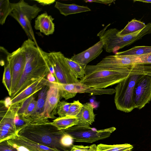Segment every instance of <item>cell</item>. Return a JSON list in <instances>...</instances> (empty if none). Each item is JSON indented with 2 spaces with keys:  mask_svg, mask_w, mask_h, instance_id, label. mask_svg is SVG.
<instances>
[{
  "mask_svg": "<svg viewBox=\"0 0 151 151\" xmlns=\"http://www.w3.org/2000/svg\"><path fill=\"white\" fill-rule=\"evenodd\" d=\"M26 62L22 76L12 92L11 99L37 81L45 78L50 72L41 48L32 40L28 39L23 43Z\"/></svg>",
  "mask_w": 151,
  "mask_h": 151,
  "instance_id": "6da1fadb",
  "label": "cell"
},
{
  "mask_svg": "<svg viewBox=\"0 0 151 151\" xmlns=\"http://www.w3.org/2000/svg\"><path fill=\"white\" fill-rule=\"evenodd\" d=\"M134 75L131 65L124 67L88 65L85 67V77L79 82L88 87L104 89Z\"/></svg>",
  "mask_w": 151,
  "mask_h": 151,
  "instance_id": "7a4b0ae2",
  "label": "cell"
},
{
  "mask_svg": "<svg viewBox=\"0 0 151 151\" xmlns=\"http://www.w3.org/2000/svg\"><path fill=\"white\" fill-rule=\"evenodd\" d=\"M64 130L58 129L51 122L30 124L19 131L18 134L52 149L68 151L62 144Z\"/></svg>",
  "mask_w": 151,
  "mask_h": 151,
  "instance_id": "3957f363",
  "label": "cell"
},
{
  "mask_svg": "<svg viewBox=\"0 0 151 151\" xmlns=\"http://www.w3.org/2000/svg\"><path fill=\"white\" fill-rule=\"evenodd\" d=\"M142 75L130 76L117 84L114 99L117 109L129 113L136 108L133 100V90L137 81Z\"/></svg>",
  "mask_w": 151,
  "mask_h": 151,
  "instance_id": "277c9868",
  "label": "cell"
},
{
  "mask_svg": "<svg viewBox=\"0 0 151 151\" xmlns=\"http://www.w3.org/2000/svg\"><path fill=\"white\" fill-rule=\"evenodd\" d=\"M14 9L9 15L20 24L29 39L37 44L31 26V22L41 11L36 4L30 5L24 0L13 3Z\"/></svg>",
  "mask_w": 151,
  "mask_h": 151,
  "instance_id": "5b68a950",
  "label": "cell"
},
{
  "mask_svg": "<svg viewBox=\"0 0 151 151\" xmlns=\"http://www.w3.org/2000/svg\"><path fill=\"white\" fill-rule=\"evenodd\" d=\"M116 129L114 127L98 130L89 127L76 125L64 130L74 142L91 143L109 137Z\"/></svg>",
  "mask_w": 151,
  "mask_h": 151,
  "instance_id": "8992f818",
  "label": "cell"
},
{
  "mask_svg": "<svg viewBox=\"0 0 151 151\" xmlns=\"http://www.w3.org/2000/svg\"><path fill=\"white\" fill-rule=\"evenodd\" d=\"M17 105L11 106L6 99L0 101V142L18 134L14 119Z\"/></svg>",
  "mask_w": 151,
  "mask_h": 151,
  "instance_id": "52a82bcc",
  "label": "cell"
},
{
  "mask_svg": "<svg viewBox=\"0 0 151 151\" xmlns=\"http://www.w3.org/2000/svg\"><path fill=\"white\" fill-rule=\"evenodd\" d=\"M56 82L62 84H70L79 82L72 73L65 60V56L60 52H50Z\"/></svg>",
  "mask_w": 151,
  "mask_h": 151,
  "instance_id": "ba28073f",
  "label": "cell"
},
{
  "mask_svg": "<svg viewBox=\"0 0 151 151\" xmlns=\"http://www.w3.org/2000/svg\"><path fill=\"white\" fill-rule=\"evenodd\" d=\"M7 59L12 73V94L21 78L26 65V58L23 46L22 45L11 53L9 52Z\"/></svg>",
  "mask_w": 151,
  "mask_h": 151,
  "instance_id": "9c48e42d",
  "label": "cell"
},
{
  "mask_svg": "<svg viewBox=\"0 0 151 151\" xmlns=\"http://www.w3.org/2000/svg\"><path fill=\"white\" fill-rule=\"evenodd\" d=\"M133 100L136 108L140 109L151 100V76L142 75L134 88Z\"/></svg>",
  "mask_w": 151,
  "mask_h": 151,
  "instance_id": "30bf717a",
  "label": "cell"
},
{
  "mask_svg": "<svg viewBox=\"0 0 151 151\" xmlns=\"http://www.w3.org/2000/svg\"><path fill=\"white\" fill-rule=\"evenodd\" d=\"M49 88L48 91L43 114L45 120L48 119H55L57 113L58 104L61 97L58 88L49 82Z\"/></svg>",
  "mask_w": 151,
  "mask_h": 151,
  "instance_id": "8fae6325",
  "label": "cell"
},
{
  "mask_svg": "<svg viewBox=\"0 0 151 151\" xmlns=\"http://www.w3.org/2000/svg\"><path fill=\"white\" fill-rule=\"evenodd\" d=\"M103 48V43L100 40L86 50L74 55L71 59L86 67L89 63L96 58L101 54Z\"/></svg>",
  "mask_w": 151,
  "mask_h": 151,
  "instance_id": "7c38bea8",
  "label": "cell"
},
{
  "mask_svg": "<svg viewBox=\"0 0 151 151\" xmlns=\"http://www.w3.org/2000/svg\"><path fill=\"white\" fill-rule=\"evenodd\" d=\"M48 82L45 78L40 79L27 87L10 100L11 106L19 104L24 101L41 90Z\"/></svg>",
  "mask_w": 151,
  "mask_h": 151,
  "instance_id": "4fadbf2b",
  "label": "cell"
},
{
  "mask_svg": "<svg viewBox=\"0 0 151 151\" xmlns=\"http://www.w3.org/2000/svg\"><path fill=\"white\" fill-rule=\"evenodd\" d=\"M49 87V82L48 81L39 93L35 109L32 114L29 116L32 120V123L49 122V120H44L43 116L46 99Z\"/></svg>",
  "mask_w": 151,
  "mask_h": 151,
  "instance_id": "5bb4252c",
  "label": "cell"
},
{
  "mask_svg": "<svg viewBox=\"0 0 151 151\" xmlns=\"http://www.w3.org/2000/svg\"><path fill=\"white\" fill-rule=\"evenodd\" d=\"M7 140L9 144L22 146L28 151H60L39 144L18 134Z\"/></svg>",
  "mask_w": 151,
  "mask_h": 151,
  "instance_id": "9a60e30c",
  "label": "cell"
},
{
  "mask_svg": "<svg viewBox=\"0 0 151 151\" xmlns=\"http://www.w3.org/2000/svg\"><path fill=\"white\" fill-rule=\"evenodd\" d=\"M138 56L109 55L103 58L98 65L124 67L136 64Z\"/></svg>",
  "mask_w": 151,
  "mask_h": 151,
  "instance_id": "2e32d148",
  "label": "cell"
},
{
  "mask_svg": "<svg viewBox=\"0 0 151 151\" xmlns=\"http://www.w3.org/2000/svg\"><path fill=\"white\" fill-rule=\"evenodd\" d=\"M54 18L46 12L38 15L35 21L34 27L46 35L52 34L55 31Z\"/></svg>",
  "mask_w": 151,
  "mask_h": 151,
  "instance_id": "e0dca14e",
  "label": "cell"
},
{
  "mask_svg": "<svg viewBox=\"0 0 151 151\" xmlns=\"http://www.w3.org/2000/svg\"><path fill=\"white\" fill-rule=\"evenodd\" d=\"M94 107L89 103L84 104L81 110L77 116L78 120V124L80 126L89 127L94 122L95 115L93 111Z\"/></svg>",
  "mask_w": 151,
  "mask_h": 151,
  "instance_id": "ac0fdd59",
  "label": "cell"
},
{
  "mask_svg": "<svg viewBox=\"0 0 151 151\" xmlns=\"http://www.w3.org/2000/svg\"><path fill=\"white\" fill-rule=\"evenodd\" d=\"M55 7L59 11L61 14L65 16L91 11V9L87 6L75 4H65L58 1L56 2Z\"/></svg>",
  "mask_w": 151,
  "mask_h": 151,
  "instance_id": "d6986e66",
  "label": "cell"
},
{
  "mask_svg": "<svg viewBox=\"0 0 151 151\" xmlns=\"http://www.w3.org/2000/svg\"><path fill=\"white\" fill-rule=\"evenodd\" d=\"M75 84L77 93H88L91 95H95L104 94L112 95L115 93V90L113 88L96 89L88 87L79 82Z\"/></svg>",
  "mask_w": 151,
  "mask_h": 151,
  "instance_id": "ffe728a7",
  "label": "cell"
},
{
  "mask_svg": "<svg viewBox=\"0 0 151 151\" xmlns=\"http://www.w3.org/2000/svg\"><path fill=\"white\" fill-rule=\"evenodd\" d=\"M78 120L76 117L66 116L56 118L51 124L58 129L64 130L73 126L77 125Z\"/></svg>",
  "mask_w": 151,
  "mask_h": 151,
  "instance_id": "44dd1931",
  "label": "cell"
},
{
  "mask_svg": "<svg viewBox=\"0 0 151 151\" xmlns=\"http://www.w3.org/2000/svg\"><path fill=\"white\" fill-rule=\"evenodd\" d=\"M49 82L58 87L61 96L66 100L74 97L77 94L75 83L66 84L60 83L56 81Z\"/></svg>",
  "mask_w": 151,
  "mask_h": 151,
  "instance_id": "7402d4cb",
  "label": "cell"
},
{
  "mask_svg": "<svg viewBox=\"0 0 151 151\" xmlns=\"http://www.w3.org/2000/svg\"><path fill=\"white\" fill-rule=\"evenodd\" d=\"M142 22L133 19L129 22L125 27L118 32V35L123 36L140 31L146 27Z\"/></svg>",
  "mask_w": 151,
  "mask_h": 151,
  "instance_id": "603a6c76",
  "label": "cell"
},
{
  "mask_svg": "<svg viewBox=\"0 0 151 151\" xmlns=\"http://www.w3.org/2000/svg\"><path fill=\"white\" fill-rule=\"evenodd\" d=\"M151 52V46H135L128 50L117 52L115 55H117L139 56L148 54Z\"/></svg>",
  "mask_w": 151,
  "mask_h": 151,
  "instance_id": "cb8c5ba5",
  "label": "cell"
},
{
  "mask_svg": "<svg viewBox=\"0 0 151 151\" xmlns=\"http://www.w3.org/2000/svg\"><path fill=\"white\" fill-rule=\"evenodd\" d=\"M14 9L13 3L9 0H0V24L3 25L7 17L9 15Z\"/></svg>",
  "mask_w": 151,
  "mask_h": 151,
  "instance_id": "d4e9b609",
  "label": "cell"
},
{
  "mask_svg": "<svg viewBox=\"0 0 151 151\" xmlns=\"http://www.w3.org/2000/svg\"><path fill=\"white\" fill-rule=\"evenodd\" d=\"M65 60L72 73L80 80H82L85 76V67L73 61L71 58L65 57Z\"/></svg>",
  "mask_w": 151,
  "mask_h": 151,
  "instance_id": "484cf974",
  "label": "cell"
},
{
  "mask_svg": "<svg viewBox=\"0 0 151 151\" xmlns=\"http://www.w3.org/2000/svg\"><path fill=\"white\" fill-rule=\"evenodd\" d=\"M133 148L132 145L127 143L113 145L100 144L97 145L96 151H124Z\"/></svg>",
  "mask_w": 151,
  "mask_h": 151,
  "instance_id": "4316f807",
  "label": "cell"
},
{
  "mask_svg": "<svg viewBox=\"0 0 151 151\" xmlns=\"http://www.w3.org/2000/svg\"><path fill=\"white\" fill-rule=\"evenodd\" d=\"M12 76L11 68L7 60V63L4 68L2 83L6 87L10 96H11L12 93Z\"/></svg>",
  "mask_w": 151,
  "mask_h": 151,
  "instance_id": "83f0119b",
  "label": "cell"
},
{
  "mask_svg": "<svg viewBox=\"0 0 151 151\" xmlns=\"http://www.w3.org/2000/svg\"><path fill=\"white\" fill-rule=\"evenodd\" d=\"M14 121L18 134L22 129L32 123V120L29 117H25L23 115L18 114L17 112L15 115Z\"/></svg>",
  "mask_w": 151,
  "mask_h": 151,
  "instance_id": "f1b7e54d",
  "label": "cell"
},
{
  "mask_svg": "<svg viewBox=\"0 0 151 151\" xmlns=\"http://www.w3.org/2000/svg\"><path fill=\"white\" fill-rule=\"evenodd\" d=\"M83 106V104L79 100L74 101L71 103L67 116L76 117L80 112Z\"/></svg>",
  "mask_w": 151,
  "mask_h": 151,
  "instance_id": "f546056e",
  "label": "cell"
},
{
  "mask_svg": "<svg viewBox=\"0 0 151 151\" xmlns=\"http://www.w3.org/2000/svg\"><path fill=\"white\" fill-rule=\"evenodd\" d=\"M71 103L65 101H60L57 108V113L59 117H63L67 115Z\"/></svg>",
  "mask_w": 151,
  "mask_h": 151,
  "instance_id": "4dcf8cb0",
  "label": "cell"
},
{
  "mask_svg": "<svg viewBox=\"0 0 151 151\" xmlns=\"http://www.w3.org/2000/svg\"><path fill=\"white\" fill-rule=\"evenodd\" d=\"M34 99L32 95L25 100L19 104L18 105L17 113L19 114H24L30 103Z\"/></svg>",
  "mask_w": 151,
  "mask_h": 151,
  "instance_id": "1f68e13d",
  "label": "cell"
},
{
  "mask_svg": "<svg viewBox=\"0 0 151 151\" xmlns=\"http://www.w3.org/2000/svg\"><path fill=\"white\" fill-rule=\"evenodd\" d=\"M96 147L95 144L87 146L73 145L70 151H96Z\"/></svg>",
  "mask_w": 151,
  "mask_h": 151,
  "instance_id": "d6a6232c",
  "label": "cell"
},
{
  "mask_svg": "<svg viewBox=\"0 0 151 151\" xmlns=\"http://www.w3.org/2000/svg\"><path fill=\"white\" fill-rule=\"evenodd\" d=\"M37 104V101L33 100L29 105L25 112L23 115L26 117L30 116L34 111Z\"/></svg>",
  "mask_w": 151,
  "mask_h": 151,
  "instance_id": "836d02e7",
  "label": "cell"
},
{
  "mask_svg": "<svg viewBox=\"0 0 151 151\" xmlns=\"http://www.w3.org/2000/svg\"><path fill=\"white\" fill-rule=\"evenodd\" d=\"M151 64V52L147 54L138 56L136 63Z\"/></svg>",
  "mask_w": 151,
  "mask_h": 151,
  "instance_id": "e575fe53",
  "label": "cell"
},
{
  "mask_svg": "<svg viewBox=\"0 0 151 151\" xmlns=\"http://www.w3.org/2000/svg\"><path fill=\"white\" fill-rule=\"evenodd\" d=\"M0 151H17V150L9 144L6 140L0 142Z\"/></svg>",
  "mask_w": 151,
  "mask_h": 151,
  "instance_id": "d590c367",
  "label": "cell"
},
{
  "mask_svg": "<svg viewBox=\"0 0 151 151\" xmlns=\"http://www.w3.org/2000/svg\"><path fill=\"white\" fill-rule=\"evenodd\" d=\"M84 1L86 3L87 2H96L108 5L110 4L115 1V0H86Z\"/></svg>",
  "mask_w": 151,
  "mask_h": 151,
  "instance_id": "8d00e7d4",
  "label": "cell"
},
{
  "mask_svg": "<svg viewBox=\"0 0 151 151\" xmlns=\"http://www.w3.org/2000/svg\"><path fill=\"white\" fill-rule=\"evenodd\" d=\"M36 1L43 6L50 5L55 1V0H37Z\"/></svg>",
  "mask_w": 151,
  "mask_h": 151,
  "instance_id": "74e56055",
  "label": "cell"
},
{
  "mask_svg": "<svg viewBox=\"0 0 151 151\" xmlns=\"http://www.w3.org/2000/svg\"><path fill=\"white\" fill-rule=\"evenodd\" d=\"M47 80L50 82L56 81L54 75L49 72L47 76Z\"/></svg>",
  "mask_w": 151,
  "mask_h": 151,
  "instance_id": "f35d334b",
  "label": "cell"
},
{
  "mask_svg": "<svg viewBox=\"0 0 151 151\" xmlns=\"http://www.w3.org/2000/svg\"><path fill=\"white\" fill-rule=\"evenodd\" d=\"M141 1L142 2H144V3H151V0H134V1Z\"/></svg>",
  "mask_w": 151,
  "mask_h": 151,
  "instance_id": "ab89813d",
  "label": "cell"
},
{
  "mask_svg": "<svg viewBox=\"0 0 151 151\" xmlns=\"http://www.w3.org/2000/svg\"><path fill=\"white\" fill-rule=\"evenodd\" d=\"M132 149H129L128 150H127L124 151H131Z\"/></svg>",
  "mask_w": 151,
  "mask_h": 151,
  "instance_id": "60d3db41",
  "label": "cell"
}]
</instances>
